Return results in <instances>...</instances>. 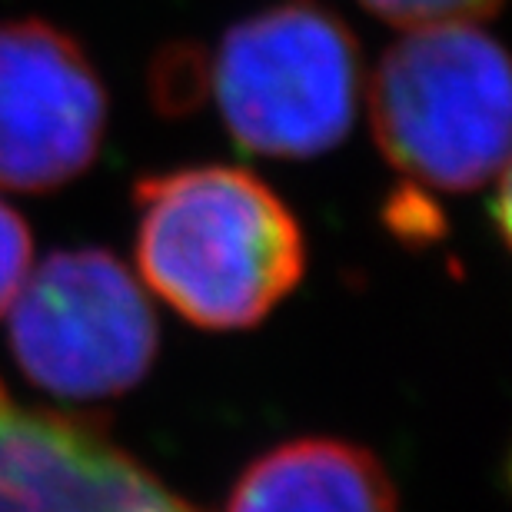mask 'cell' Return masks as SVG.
<instances>
[{"label": "cell", "instance_id": "cell-1", "mask_svg": "<svg viewBox=\"0 0 512 512\" xmlns=\"http://www.w3.org/2000/svg\"><path fill=\"white\" fill-rule=\"evenodd\" d=\"M133 203L143 280L200 330H250L303 280L300 220L250 170L153 173Z\"/></svg>", "mask_w": 512, "mask_h": 512}, {"label": "cell", "instance_id": "cell-2", "mask_svg": "<svg viewBox=\"0 0 512 512\" xmlns=\"http://www.w3.org/2000/svg\"><path fill=\"white\" fill-rule=\"evenodd\" d=\"M383 157L439 193L489 187L506 170L509 64L479 24L423 27L386 50L370 80Z\"/></svg>", "mask_w": 512, "mask_h": 512}, {"label": "cell", "instance_id": "cell-3", "mask_svg": "<svg viewBox=\"0 0 512 512\" xmlns=\"http://www.w3.org/2000/svg\"><path fill=\"white\" fill-rule=\"evenodd\" d=\"M213 90L230 137L256 157L340 147L363 90L360 40L316 0H280L227 30Z\"/></svg>", "mask_w": 512, "mask_h": 512}, {"label": "cell", "instance_id": "cell-4", "mask_svg": "<svg viewBox=\"0 0 512 512\" xmlns=\"http://www.w3.org/2000/svg\"><path fill=\"white\" fill-rule=\"evenodd\" d=\"M10 310L17 366L60 399L120 396L157 360V313L107 250L50 253L27 273Z\"/></svg>", "mask_w": 512, "mask_h": 512}, {"label": "cell", "instance_id": "cell-5", "mask_svg": "<svg viewBox=\"0 0 512 512\" xmlns=\"http://www.w3.org/2000/svg\"><path fill=\"white\" fill-rule=\"evenodd\" d=\"M107 90L94 60L47 20L0 24V187L50 193L94 167Z\"/></svg>", "mask_w": 512, "mask_h": 512}, {"label": "cell", "instance_id": "cell-6", "mask_svg": "<svg viewBox=\"0 0 512 512\" xmlns=\"http://www.w3.org/2000/svg\"><path fill=\"white\" fill-rule=\"evenodd\" d=\"M0 512H197L87 416L0 386Z\"/></svg>", "mask_w": 512, "mask_h": 512}, {"label": "cell", "instance_id": "cell-7", "mask_svg": "<svg viewBox=\"0 0 512 512\" xmlns=\"http://www.w3.org/2000/svg\"><path fill=\"white\" fill-rule=\"evenodd\" d=\"M223 512H399L370 449L343 439H293L243 469Z\"/></svg>", "mask_w": 512, "mask_h": 512}, {"label": "cell", "instance_id": "cell-8", "mask_svg": "<svg viewBox=\"0 0 512 512\" xmlns=\"http://www.w3.org/2000/svg\"><path fill=\"white\" fill-rule=\"evenodd\" d=\"M370 14L396 27H443V24H479L493 17L503 0H360Z\"/></svg>", "mask_w": 512, "mask_h": 512}, {"label": "cell", "instance_id": "cell-9", "mask_svg": "<svg viewBox=\"0 0 512 512\" xmlns=\"http://www.w3.org/2000/svg\"><path fill=\"white\" fill-rule=\"evenodd\" d=\"M34 260V237L24 217L0 200V316L14 306Z\"/></svg>", "mask_w": 512, "mask_h": 512}, {"label": "cell", "instance_id": "cell-10", "mask_svg": "<svg viewBox=\"0 0 512 512\" xmlns=\"http://www.w3.org/2000/svg\"><path fill=\"white\" fill-rule=\"evenodd\" d=\"M389 227L403 240H433L443 233V217L429 200L419 197L416 190L396 193L393 207H389Z\"/></svg>", "mask_w": 512, "mask_h": 512}]
</instances>
